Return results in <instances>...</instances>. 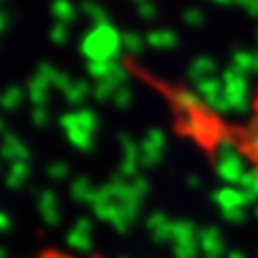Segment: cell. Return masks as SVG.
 <instances>
[{
  "instance_id": "14",
  "label": "cell",
  "mask_w": 258,
  "mask_h": 258,
  "mask_svg": "<svg viewBox=\"0 0 258 258\" xmlns=\"http://www.w3.org/2000/svg\"><path fill=\"white\" fill-rule=\"evenodd\" d=\"M246 216L244 210H230V212H224V218L230 220V222H242Z\"/></svg>"
},
{
  "instance_id": "6",
  "label": "cell",
  "mask_w": 258,
  "mask_h": 258,
  "mask_svg": "<svg viewBox=\"0 0 258 258\" xmlns=\"http://www.w3.org/2000/svg\"><path fill=\"white\" fill-rule=\"evenodd\" d=\"M200 92H202V98H206V102H212L216 98L222 96V82L218 80H204L200 82Z\"/></svg>"
},
{
  "instance_id": "15",
  "label": "cell",
  "mask_w": 258,
  "mask_h": 258,
  "mask_svg": "<svg viewBox=\"0 0 258 258\" xmlns=\"http://www.w3.org/2000/svg\"><path fill=\"white\" fill-rule=\"evenodd\" d=\"M250 15H254V17H258V3H248V5H242Z\"/></svg>"
},
{
  "instance_id": "9",
  "label": "cell",
  "mask_w": 258,
  "mask_h": 258,
  "mask_svg": "<svg viewBox=\"0 0 258 258\" xmlns=\"http://www.w3.org/2000/svg\"><path fill=\"white\" fill-rule=\"evenodd\" d=\"M169 224V220L165 218V214H161V212H157V214H153L151 218H149V228L153 230V232H157V230H161L163 226H167Z\"/></svg>"
},
{
  "instance_id": "10",
  "label": "cell",
  "mask_w": 258,
  "mask_h": 258,
  "mask_svg": "<svg viewBox=\"0 0 258 258\" xmlns=\"http://www.w3.org/2000/svg\"><path fill=\"white\" fill-rule=\"evenodd\" d=\"M183 19L189 23V25H202L204 23V15L198 11V9H189L183 13Z\"/></svg>"
},
{
  "instance_id": "4",
  "label": "cell",
  "mask_w": 258,
  "mask_h": 258,
  "mask_svg": "<svg viewBox=\"0 0 258 258\" xmlns=\"http://www.w3.org/2000/svg\"><path fill=\"white\" fill-rule=\"evenodd\" d=\"M214 72H216V61L210 59V57H202V59L193 61V66L189 70V76H191V80H196V82H204Z\"/></svg>"
},
{
  "instance_id": "2",
  "label": "cell",
  "mask_w": 258,
  "mask_h": 258,
  "mask_svg": "<svg viewBox=\"0 0 258 258\" xmlns=\"http://www.w3.org/2000/svg\"><path fill=\"white\" fill-rule=\"evenodd\" d=\"M163 147H165V137L161 131H151L145 145H143V161L145 165H157L161 161L163 155Z\"/></svg>"
},
{
  "instance_id": "12",
  "label": "cell",
  "mask_w": 258,
  "mask_h": 258,
  "mask_svg": "<svg viewBox=\"0 0 258 258\" xmlns=\"http://www.w3.org/2000/svg\"><path fill=\"white\" fill-rule=\"evenodd\" d=\"M131 100H133V94H131V92H128L126 88H120V92L116 94V102H118V106L126 108L128 104H131Z\"/></svg>"
},
{
  "instance_id": "3",
  "label": "cell",
  "mask_w": 258,
  "mask_h": 258,
  "mask_svg": "<svg viewBox=\"0 0 258 258\" xmlns=\"http://www.w3.org/2000/svg\"><path fill=\"white\" fill-rule=\"evenodd\" d=\"M200 246L206 258H220L224 252V242L216 228H208L200 232Z\"/></svg>"
},
{
  "instance_id": "5",
  "label": "cell",
  "mask_w": 258,
  "mask_h": 258,
  "mask_svg": "<svg viewBox=\"0 0 258 258\" xmlns=\"http://www.w3.org/2000/svg\"><path fill=\"white\" fill-rule=\"evenodd\" d=\"M153 47H159V49H171L177 45V35L171 33V31H155L149 35L147 39Z\"/></svg>"
},
{
  "instance_id": "17",
  "label": "cell",
  "mask_w": 258,
  "mask_h": 258,
  "mask_svg": "<svg viewBox=\"0 0 258 258\" xmlns=\"http://www.w3.org/2000/svg\"><path fill=\"white\" fill-rule=\"evenodd\" d=\"M256 216H258V208H256Z\"/></svg>"
},
{
  "instance_id": "11",
  "label": "cell",
  "mask_w": 258,
  "mask_h": 258,
  "mask_svg": "<svg viewBox=\"0 0 258 258\" xmlns=\"http://www.w3.org/2000/svg\"><path fill=\"white\" fill-rule=\"evenodd\" d=\"M33 258H76V256L66 254V252H61V250H43L41 254H37Z\"/></svg>"
},
{
  "instance_id": "13",
  "label": "cell",
  "mask_w": 258,
  "mask_h": 258,
  "mask_svg": "<svg viewBox=\"0 0 258 258\" xmlns=\"http://www.w3.org/2000/svg\"><path fill=\"white\" fill-rule=\"evenodd\" d=\"M139 13H141V17H145V19H155V15H157V9H155L153 5L141 3V5H139Z\"/></svg>"
},
{
  "instance_id": "1",
  "label": "cell",
  "mask_w": 258,
  "mask_h": 258,
  "mask_svg": "<svg viewBox=\"0 0 258 258\" xmlns=\"http://www.w3.org/2000/svg\"><path fill=\"white\" fill-rule=\"evenodd\" d=\"M177 116L181 120V131L187 135L198 137L202 143H210L218 139V143L232 145L240 155L250 159L254 167L258 169V98L254 102V118L246 126H230L220 120H216L210 112H204L202 100L193 96L191 92H175L171 96Z\"/></svg>"
},
{
  "instance_id": "7",
  "label": "cell",
  "mask_w": 258,
  "mask_h": 258,
  "mask_svg": "<svg viewBox=\"0 0 258 258\" xmlns=\"http://www.w3.org/2000/svg\"><path fill=\"white\" fill-rule=\"evenodd\" d=\"M252 68H254V57L250 53H246V51L234 53V66H232V70H236L238 74L244 76V72H248Z\"/></svg>"
},
{
  "instance_id": "16",
  "label": "cell",
  "mask_w": 258,
  "mask_h": 258,
  "mask_svg": "<svg viewBox=\"0 0 258 258\" xmlns=\"http://www.w3.org/2000/svg\"><path fill=\"white\" fill-rule=\"evenodd\" d=\"M230 258H246V256H244L242 252H232V254H230Z\"/></svg>"
},
{
  "instance_id": "8",
  "label": "cell",
  "mask_w": 258,
  "mask_h": 258,
  "mask_svg": "<svg viewBox=\"0 0 258 258\" xmlns=\"http://www.w3.org/2000/svg\"><path fill=\"white\" fill-rule=\"evenodd\" d=\"M122 45H124L128 51L139 53V51L143 49V39H141V37H137L135 33H128V35H124V37H122Z\"/></svg>"
}]
</instances>
